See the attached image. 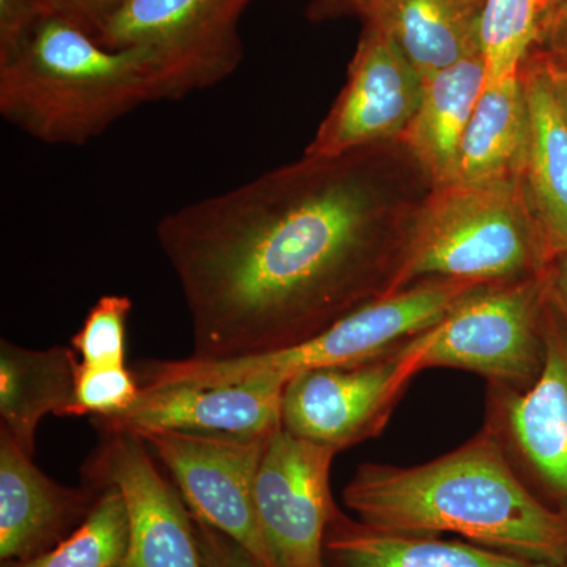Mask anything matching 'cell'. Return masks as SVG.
Segmentation results:
<instances>
[{"label":"cell","mask_w":567,"mask_h":567,"mask_svg":"<svg viewBox=\"0 0 567 567\" xmlns=\"http://www.w3.org/2000/svg\"><path fill=\"white\" fill-rule=\"evenodd\" d=\"M435 188L404 140L306 155L167 213L156 238L181 284L196 360L300 344L388 295Z\"/></svg>","instance_id":"cell-1"},{"label":"cell","mask_w":567,"mask_h":567,"mask_svg":"<svg viewBox=\"0 0 567 567\" xmlns=\"http://www.w3.org/2000/svg\"><path fill=\"white\" fill-rule=\"evenodd\" d=\"M342 499L361 524L382 532L456 533L492 550L567 566V514L529 491L487 429L427 464L360 465Z\"/></svg>","instance_id":"cell-2"},{"label":"cell","mask_w":567,"mask_h":567,"mask_svg":"<svg viewBox=\"0 0 567 567\" xmlns=\"http://www.w3.org/2000/svg\"><path fill=\"white\" fill-rule=\"evenodd\" d=\"M163 100L147 52L103 47L58 18H40L0 59V114L44 144L80 147L130 112Z\"/></svg>","instance_id":"cell-3"},{"label":"cell","mask_w":567,"mask_h":567,"mask_svg":"<svg viewBox=\"0 0 567 567\" xmlns=\"http://www.w3.org/2000/svg\"><path fill=\"white\" fill-rule=\"evenodd\" d=\"M555 256L520 178L447 183L425 199L388 295L427 279L495 286L537 278Z\"/></svg>","instance_id":"cell-4"},{"label":"cell","mask_w":567,"mask_h":567,"mask_svg":"<svg viewBox=\"0 0 567 567\" xmlns=\"http://www.w3.org/2000/svg\"><path fill=\"white\" fill-rule=\"evenodd\" d=\"M484 286L427 279L382 295L306 339L256 357L235 360L148 361L140 368L142 388L196 383L223 385L248 380L287 383L308 369L368 363L395 352L399 347L439 323L465 297Z\"/></svg>","instance_id":"cell-5"},{"label":"cell","mask_w":567,"mask_h":567,"mask_svg":"<svg viewBox=\"0 0 567 567\" xmlns=\"http://www.w3.org/2000/svg\"><path fill=\"white\" fill-rule=\"evenodd\" d=\"M547 303V274L480 287L395 352L412 377L453 368L486 377L492 385L525 390L546 358Z\"/></svg>","instance_id":"cell-6"},{"label":"cell","mask_w":567,"mask_h":567,"mask_svg":"<svg viewBox=\"0 0 567 567\" xmlns=\"http://www.w3.org/2000/svg\"><path fill=\"white\" fill-rule=\"evenodd\" d=\"M254 0H123L95 39L112 50L147 52L164 100L205 91L244 59L240 20Z\"/></svg>","instance_id":"cell-7"},{"label":"cell","mask_w":567,"mask_h":567,"mask_svg":"<svg viewBox=\"0 0 567 567\" xmlns=\"http://www.w3.org/2000/svg\"><path fill=\"white\" fill-rule=\"evenodd\" d=\"M336 454L284 427L268 440L254 505L271 567H327L324 537L338 513L330 491Z\"/></svg>","instance_id":"cell-8"},{"label":"cell","mask_w":567,"mask_h":567,"mask_svg":"<svg viewBox=\"0 0 567 567\" xmlns=\"http://www.w3.org/2000/svg\"><path fill=\"white\" fill-rule=\"evenodd\" d=\"M141 436L173 475L193 517L230 537L260 567H271L254 505V486L270 439H224L167 431Z\"/></svg>","instance_id":"cell-9"},{"label":"cell","mask_w":567,"mask_h":567,"mask_svg":"<svg viewBox=\"0 0 567 567\" xmlns=\"http://www.w3.org/2000/svg\"><path fill=\"white\" fill-rule=\"evenodd\" d=\"M546 358L525 390L491 385L487 431L551 507L567 514V324L548 297Z\"/></svg>","instance_id":"cell-10"},{"label":"cell","mask_w":567,"mask_h":567,"mask_svg":"<svg viewBox=\"0 0 567 567\" xmlns=\"http://www.w3.org/2000/svg\"><path fill=\"white\" fill-rule=\"evenodd\" d=\"M84 466L87 484L121 492L128 514V551L122 567H205L192 511L159 473L147 443L134 432H100Z\"/></svg>","instance_id":"cell-11"},{"label":"cell","mask_w":567,"mask_h":567,"mask_svg":"<svg viewBox=\"0 0 567 567\" xmlns=\"http://www.w3.org/2000/svg\"><path fill=\"white\" fill-rule=\"evenodd\" d=\"M424 80L379 22H365L344 89L306 155L342 153L402 140L423 100Z\"/></svg>","instance_id":"cell-12"},{"label":"cell","mask_w":567,"mask_h":567,"mask_svg":"<svg viewBox=\"0 0 567 567\" xmlns=\"http://www.w3.org/2000/svg\"><path fill=\"white\" fill-rule=\"evenodd\" d=\"M412 379L398 352L298 372L284 386L282 427L341 453L382 432Z\"/></svg>","instance_id":"cell-13"},{"label":"cell","mask_w":567,"mask_h":567,"mask_svg":"<svg viewBox=\"0 0 567 567\" xmlns=\"http://www.w3.org/2000/svg\"><path fill=\"white\" fill-rule=\"evenodd\" d=\"M286 383L248 380L223 385L169 383L141 388L136 404L121 415L93 417L100 432L167 431L224 439H270L282 427Z\"/></svg>","instance_id":"cell-14"},{"label":"cell","mask_w":567,"mask_h":567,"mask_svg":"<svg viewBox=\"0 0 567 567\" xmlns=\"http://www.w3.org/2000/svg\"><path fill=\"white\" fill-rule=\"evenodd\" d=\"M0 429V559L24 561L62 543L89 516L100 491L55 483Z\"/></svg>","instance_id":"cell-15"},{"label":"cell","mask_w":567,"mask_h":567,"mask_svg":"<svg viewBox=\"0 0 567 567\" xmlns=\"http://www.w3.org/2000/svg\"><path fill=\"white\" fill-rule=\"evenodd\" d=\"M78 364L69 347L32 350L6 339L0 342V429L31 456L44 416L71 417Z\"/></svg>","instance_id":"cell-16"},{"label":"cell","mask_w":567,"mask_h":567,"mask_svg":"<svg viewBox=\"0 0 567 567\" xmlns=\"http://www.w3.org/2000/svg\"><path fill=\"white\" fill-rule=\"evenodd\" d=\"M324 559L327 567H554L477 544L382 532L339 509L324 537Z\"/></svg>","instance_id":"cell-17"},{"label":"cell","mask_w":567,"mask_h":567,"mask_svg":"<svg viewBox=\"0 0 567 567\" xmlns=\"http://www.w3.org/2000/svg\"><path fill=\"white\" fill-rule=\"evenodd\" d=\"M529 140L520 182L533 215L555 254L567 251V125L546 78L532 58L520 71Z\"/></svg>","instance_id":"cell-18"},{"label":"cell","mask_w":567,"mask_h":567,"mask_svg":"<svg viewBox=\"0 0 567 567\" xmlns=\"http://www.w3.org/2000/svg\"><path fill=\"white\" fill-rule=\"evenodd\" d=\"M486 85L483 54L424 80L423 100L402 140L435 186L453 183L458 152Z\"/></svg>","instance_id":"cell-19"},{"label":"cell","mask_w":567,"mask_h":567,"mask_svg":"<svg viewBox=\"0 0 567 567\" xmlns=\"http://www.w3.org/2000/svg\"><path fill=\"white\" fill-rule=\"evenodd\" d=\"M486 0H390L375 20L423 80L480 54Z\"/></svg>","instance_id":"cell-20"},{"label":"cell","mask_w":567,"mask_h":567,"mask_svg":"<svg viewBox=\"0 0 567 567\" xmlns=\"http://www.w3.org/2000/svg\"><path fill=\"white\" fill-rule=\"evenodd\" d=\"M528 140V103L520 74L484 87L462 140L453 183L520 178Z\"/></svg>","instance_id":"cell-21"},{"label":"cell","mask_w":567,"mask_h":567,"mask_svg":"<svg viewBox=\"0 0 567 567\" xmlns=\"http://www.w3.org/2000/svg\"><path fill=\"white\" fill-rule=\"evenodd\" d=\"M89 516L62 543L39 557L2 567H122L128 551V514L121 492L99 488Z\"/></svg>","instance_id":"cell-22"},{"label":"cell","mask_w":567,"mask_h":567,"mask_svg":"<svg viewBox=\"0 0 567 567\" xmlns=\"http://www.w3.org/2000/svg\"><path fill=\"white\" fill-rule=\"evenodd\" d=\"M540 0H486L480 22V44L486 85L520 74L536 44Z\"/></svg>","instance_id":"cell-23"},{"label":"cell","mask_w":567,"mask_h":567,"mask_svg":"<svg viewBox=\"0 0 567 567\" xmlns=\"http://www.w3.org/2000/svg\"><path fill=\"white\" fill-rule=\"evenodd\" d=\"M133 301L125 295H104L92 306L81 330L71 338L85 364H125L126 322Z\"/></svg>","instance_id":"cell-24"},{"label":"cell","mask_w":567,"mask_h":567,"mask_svg":"<svg viewBox=\"0 0 567 567\" xmlns=\"http://www.w3.org/2000/svg\"><path fill=\"white\" fill-rule=\"evenodd\" d=\"M137 377L125 364H78L76 401L71 417H112L136 404Z\"/></svg>","instance_id":"cell-25"},{"label":"cell","mask_w":567,"mask_h":567,"mask_svg":"<svg viewBox=\"0 0 567 567\" xmlns=\"http://www.w3.org/2000/svg\"><path fill=\"white\" fill-rule=\"evenodd\" d=\"M123 0H35L41 18H58L95 37Z\"/></svg>","instance_id":"cell-26"},{"label":"cell","mask_w":567,"mask_h":567,"mask_svg":"<svg viewBox=\"0 0 567 567\" xmlns=\"http://www.w3.org/2000/svg\"><path fill=\"white\" fill-rule=\"evenodd\" d=\"M193 516V514H192ZM205 567H260L235 540L193 517Z\"/></svg>","instance_id":"cell-27"},{"label":"cell","mask_w":567,"mask_h":567,"mask_svg":"<svg viewBox=\"0 0 567 567\" xmlns=\"http://www.w3.org/2000/svg\"><path fill=\"white\" fill-rule=\"evenodd\" d=\"M40 18L35 0H0V59L17 50Z\"/></svg>","instance_id":"cell-28"},{"label":"cell","mask_w":567,"mask_h":567,"mask_svg":"<svg viewBox=\"0 0 567 567\" xmlns=\"http://www.w3.org/2000/svg\"><path fill=\"white\" fill-rule=\"evenodd\" d=\"M535 48L567 59V0L540 11Z\"/></svg>","instance_id":"cell-29"},{"label":"cell","mask_w":567,"mask_h":567,"mask_svg":"<svg viewBox=\"0 0 567 567\" xmlns=\"http://www.w3.org/2000/svg\"><path fill=\"white\" fill-rule=\"evenodd\" d=\"M528 55L539 66L543 76L546 78L548 89H550L567 125V59L558 58V55L535 47Z\"/></svg>","instance_id":"cell-30"},{"label":"cell","mask_w":567,"mask_h":567,"mask_svg":"<svg viewBox=\"0 0 567 567\" xmlns=\"http://www.w3.org/2000/svg\"><path fill=\"white\" fill-rule=\"evenodd\" d=\"M390 0H316L319 14H358L364 22L375 20Z\"/></svg>","instance_id":"cell-31"},{"label":"cell","mask_w":567,"mask_h":567,"mask_svg":"<svg viewBox=\"0 0 567 567\" xmlns=\"http://www.w3.org/2000/svg\"><path fill=\"white\" fill-rule=\"evenodd\" d=\"M548 297L567 324V251L559 252L547 270Z\"/></svg>","instance_id":"cell-32"},{"label":"cell","mask_w":567,"mask_h":567,"mask_svg":"<svg viewBox=\"0 0 567 567\" xmlns=\"http://www.w3.org/2000/svg\"><path fill=\"white\" fill-rule=\"evenodd\" d=\"M563 2V0H540V11L547 9L551 3Z\"/></svg>","instance_id":"cell-33"},{"label":"cell","mask_w":567,"mask_h":567,"mask_svg":"<svg viewBox=\"0 0 567 567\" xmlns=\"http://www.w3.org/2000/svg\"><path fill=\"white\" fill-rule=\"evenodd\" d=\"M565 567H567V566H565Z\"/></svg>","instance_id":"cell-34"}]
</instances>
